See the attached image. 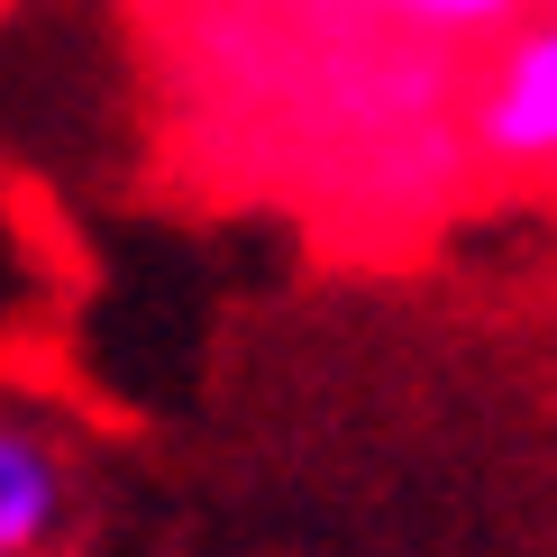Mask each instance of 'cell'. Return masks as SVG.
<instances>
[{"instance_id":"obj_1","label":"cell","mask_w":557,"mask_h":557,"mask_svg":"<svg viewBox=\"0 0 557 557\" xmlns=\"http://www.w3.org/2000/svg\"><path fill=\"white\" fill-rule=\"evenodd\" d=\"M475 147L503 174H557V0L494 46L475 83Z\"/></svg>"},{"instance_id":"obj_2","label":"cell","mask_w":557,"mask_h":557,"mask_svg":"<svg viewBox=\"0 0 557 557\" xmlns=\"http://www.w3.org/2000/svg\"><path fill=\"white\" fill-rule=\"evenodd\" d=\"M64 530V457L37 430L0 421V557H46Z\"/></svg>"},{"instance_id":"obj_3","label":"cell","mask_w":557,"mask_h":557,"mask_svg":"<svg viewBox=\"0 0 557 557\" xmlns=\"http://www.w3.org/2000/svg\"><path fill=\"white\" fill-rule=\"evenodd\" d=\"M384 10L411 18V28H430V37H512L548 0H384Z\"/></svg>"}]
</instances>
